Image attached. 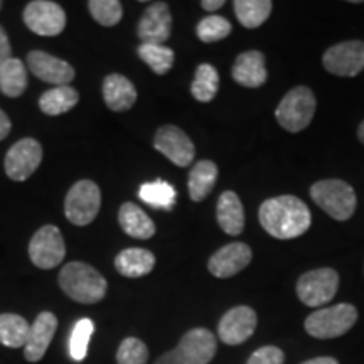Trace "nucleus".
I'll list each match as a JSON object with an SVG mask.
<instances>
[{"instance_id": "1", "label": "nucleus", "mask_w": 364, "mask_h": 364, "mask_svg": "<svg viewBox=\"0 0 364 364\" xmlns=\"http://www.w3.org/2000/svg\"><path fill=\"white\" fill-rule=\"evenodd\" d=\"M260 225L277 240H292L302 236L311 228V209L302 199L285 194L267 199L258 211Z\"/></svg>"}, {"instance_id": "2", "label": "nucleus", "mask_w": 364, "mask_h": 364, "mask_svg": "<svg viewBox=\"0 0 364 364\" xmlns=\"http://www.w3.org/2000/svg\"><path fill=\"white\" fill-rule=\"evenodd\" d=\"M59 287L68 297L80 304H97L107 295V279L85 262L66 263L59 272Z\"/></svg>"}, {"instance_id": "3", "label": "nucleus", "mask_w": 364, "mask_h": 364, "mask_svg": "<svg viewBox=\"0 0 364 364\" xmlns=\"http://www.w3.org/2000/svg\"><path fill=\"white\" fill-rule=\"evenodd\" d=\"M216 349L215 334L204 327H196L186 332L179 344L162 354L154 364H209Z\"/></svg>"}, {"instance_id": "4", "label": "nucleus", "mask_w": 364, "mask_h": 364, "mask_svg": "<svg viewBox=\"0 0 364 364\" xmlns=\"http://www.w3.org/2000/svg\"><path fill=\"white\" fill-rule=\"evenodd\" d=\"M311 198L332 220L348 221L356 211V193L341 179L318 181L311 188Z\"/></svg>"}, {"instance_id": "5", "label": "nucleus", "mask_w": 364, "mask_h": 364, "mask_svg": "<svg viewBox=\"0 0 364 364\" xmlns=\"http://www.w3.org/2000/svg\"><path fill=\"white\" fill-rule=\"evenodd\" d=\"M316 97L307 86H297L282 98L275 110L277 122L284 127L287 132H302L311 125L314 113H316Z\"/></svg>"}, {"instance_id": "6", "label": "nucleus", "mask_w": 364, "mask_h": 364, "mask_svg": "<svg viewBox=\"0 0 364 364\" xmlns=\"http://www.w3.org/2000/svg\"><path fill=\"white\" fill-rule=\"evenodd\" d=\"M358 321V311L351 304L318 309L306 318V331L316 339H334L351 331Z\"/></svg>"}, {"instance_id": "7", "label": "nucleus", "mask_w": 364, "mask_h": 364, "mask_svg": "<svg viewBox=\"0 0 364 364\" xmlns=\"http://www.w3.org/2000/svg\"><path fill=\"white\" fill-rule=\"evenodd\" d=\"M102 206V193L93 181L83 179L75 182L68 191L65 215L75 226H86L93 223Z\"/></svg>"}, {"instance_id": "8", "label": "nucleus", "mask_w": 364, "mask_h": 364, "mask_svg": "<svg viewBox=\"0 0 364 364\" xmlns=\"http://www.w3.org/2000/svg\"><path fill=\"white\" fill-rule=\"evenodd\" d=\"M339 287V275L332 268H317L304 273L297 282V295L309 307H321L334 299Z\"/></svg>"}, {"instance_id": "9", "label": "nucleus", "mask_w": 364, "mask_h": 364, "mask_svg": "<svg viewBox=\"0 0 364 364\" xmlns=\"http://www.w3.org/2000/svg\"><path fill=\"white\" fill-rule=\"evenodd\" d=\"M66 245L58 226L46 225L36 231L29 243V258L38 268L51 270L63 263Z\"/></svg>"}, {"instance_id": "10", "label": "nucleus", "mask_w": 364, "mask_h": 364, "mask_svg": "<svg viewBox=\"0 0 364 364\" xmlns=\"http://www.w3.org/2000/svg\"><path fill=\"white\" fill-rule=\"evenodd\" d=\"M24 22L38 36H59L66 27V12L51 0H33L24 9Z\"/></svg>"}, {"instance_id": "11", "label": "nucleus", "mask_w": 364, "mask_h": 364, "mask_svg": "<svg viewBox=\"0 0 364 364\" xmlns=\"http://www.w3.org/2000/svg\"><path fill=\"white\" fill-rule=\"evenodd\" d=\"M322 65L332 75L354 78L364 71V43L346 41L332 46L322 56Z\"/></svg>"}, {"instance_id": "12", "label": "nucleus", "mask_w": 364, "mask_h": 364, "mask_svg": "<svg viewBox=\"0 0 364 364\" xmlns=\"http://www.w3.org/2000/svg\"><path fill=\"white\" fill-rule=\"evenodd\" d=\"M43 162V147L36 139H21L9 149L6 156V174L12 181H26L38 171Z\"/></svg>"}, {"instance_id": "13", "label": "nucleus", "mask_w": 364, "mask_h": 364, "mask_svg": "<svg viewBox=\"0 0 364 364\" xmlns=\"http://www.w3.org/2000/svg\"><path fill=\"white\" fill-rule=\"evenodd\" d=\"M154 147L177 167L191 166L196 156V147L188 134L176 125L161 127L154 139Z\"/></svg>"}, {"instance_id": "14", "label": "nucleus", "mask_w": 364, "mask_h": 364, "mask_svg": "<svg viewBox=\"0 0 364 364\" xmlns=\"http://www.w3.org/2000/svg\"><path fill=\"white\" fill-rule=\"evenodd\" d=\"M257 312L252 307H233L221 317L220 324H218V336L228 346L243 344L245 341L252 338L255 329H257Z\"/></svg>"}, {"instance_id": "15", "label": "nucleus", "mask_w": 364, "mask_h": 364, "mask_svg": "<svg viewBox=\"0 0 364 364\" xmlns=\"http://www.w3.org/2000/svg\"><path fill=\"white\" fill-rule=\"evenodd\" d=\"M172 33V14L166 2H156L145 9L136 26L142 44H164Z\"/></svg>"}, {"instance_id": "16", "label": "nucleus", "mask_w": 364, "mask_h": 364, "mask_svg": "<svg viewBox=\"0 0 364 364\" xmlns=\"http://www.w3.org/2000/svg\"><path fill=\"white\" fill-rule=\"evenodd\" d=\"M27 66L36 78L54 86H70L76 75L70 63L44 51H31L27 54Z\"/></svg>"}, {"instance_id": "17", "label": "nucleus", "mask_w": 364, "mask_h": 364, "mask_svg": "<svg viewBox=\"0 0 364 364\" xmlns=\"http://www.w3.org/2000/svg\"><path fill=\"white\" fill-rule=\"evenodd\" d=\"M252 248L247 243L235 241V243L225 245L216 253H213L208 262V268L218 279H230L245 270L252 262Z\"/></svg>"}, {"instance_id": "18", "label": "nucleus", "mask_w": 364, "mask_h": 364, "mask_svg": "<svg viewBox=\"0 0 364 364\" xmlns=\"http://www.w3.org/2000/svg\"><path fill=\"white\" fill-rule=\"evenodd\" d=\"M58 317L53 312H41L31 324L29 336L24 346V358L29 363H39L48 353L49 344L56 334Z\"/></svg>"}, {"instance_id": "19", "label": "nucleus", "mask_w": 364, "mask_h": 364, "mask_svg": "<svg viewBox=\"0 0 364 364\" xmlns=\"http://www.w3.org/2000/svg\"><path fill=\"white\" fill-rule=\"evenodd\" d=\"M231 76L236 83L247 88H260L267 81L265 56L260 51L241 53L236 58Z\"/></svg>"}, {"instance_id": "20", "label": "nucleus", "mask_w": 364, "mask_h": 364, "mask_svg": "<svg viewBox=\"0 0 364 364\" xmlns=\"http://www.w3.org/2000/svg\"><path fill=\"white\" fill-rule=\"evenodd\" d=\"M103 100L110 110L127 112L136 102V90L127 76L113 73L103 80Z\"/></svg>"}, {"instance_id": "21", "label": "nucleus", "mask_w": 364, "mask_h": 364, "mask_svg": "<svg viewBox=\"0 0 364 364\" xmlns=\"http://www.w3.org/2000/svg\"><path fill=\"white\" fill-rule=\"evenodd\" d=\"M216 218L226 235L238 236L245 230V209L238 194L225 191L216 204Z\"/></svg>"}, {"instance_id": "22", "label": "nucleus", "mask_w": 364, "mask_h": 364, "mask_svg": "<svg viewBox=\"0 0 364 364\" xmlns=\"http://www.w3.org/2000/svg\"><path fill=\"white\" fill-rule=\"evenodd\" d=\"M156 267V257L145 248H127L115 258V268L127 279H140L149 275Z\"/></svg>"}, {"instance_id": "23", "label": "nucleus", "mask_w": 364, "mask_h": 364, "mask_svg": "<svg viewBox=\"0 0 364 364\" xmlns=\"http://www.w3.org/2000/svg\"><path fill=\"white\" fill-rule=\"evenodd\" d=\"M118 223H120L122 230L132 238L149 240L156 235L154 221L150 220L144 209H140L134 203L122 204L120 211H118Z\"/></svg>"}, {"instance_id": "24", "label": "nucleus", "mask_w": 364, "mask_h": 364, "mask_svg": "<svg viewBox=\"0 0 364 364\" xmlns=\"http://www.w3.org/2000/svg\"><path fill=\"white\" fill-rule=\"evenodd\" d=\"M218 181V166L213 161H199L189 172L188 189L191 199L201 203L208 198Z\"/></svg>"}, {"instance_id": "25", "label": "nucleus", "mask_w": 364, "mask_h": 364, "mask_svg": "<svg viewBox=\"0 0 364 364\" xmlns=\"http://www.w3.org/2000/svg\"><path fill=\"white\" fill-rule=\"evenodd\" d=\"M80 102L78 91L71 86H56L41 95L39 108L46 115L58 117L70 112Z\"/></svg>"}, {"instance_id": "26", "label": "nucleus", "mask_w": 364, "mask_h": 364, "mask_svg": "<svg viewBox=\"0 0 364 364\" xmlns=\"http://www.w3.org/2000/svg\"><path fill=\"white\" fill-rule=\"evenodd\" d=\"M236 19L247 29H257L270 17L273 4L270 0H235Z\"/></svg>"}, {"instance_id": "27", "label": "nucleus", "mask_w": 364, "mask_h": 364, "mask_svg": "<svg viewBox=\"0 0 364 364\" xmlns=\"http://www.w3.org/2000/svg\"><path fill=\"white\" fill-rule=\"evenodd\" d=\"M27 88V71L19 58H11L0 68V91L9 98H17Z\"/></svg>"}, {"instance_id": "28", "label": "nucleus", "mask_w": 364, "mask_h": 364, "mask_svg": "<svg viewBox=\"0 0 364 364\" xmlns=\"http://www.w3.org/2000/svg\"><path fill=\"white\" fill-rule=\"evenodd\" d=\"M29 322L17 314H0V344L6 348H24L29 336Z\"/></svg>"}, {"instance_id": "29", "label": "nucleus", "mask_w": 364, "mask_h": 364, "mask_svg": "<svg viewBox=\"0 0 364 364\" xmlns=\"http://www.w3.org/2000/svg\"><path fill=\"white\" fill-rule=\"evenodd\" d=\"M139 198L140 201L149 204V206L156 209H166V211L174 208L177 203L176 189L172 188L169 182L161 179L154 182H145V184L140 186Z\"/></svg>"}, {"instance_id": "30", "label": "nucleus", "mask_w": 364, "mask_h": 364, "mask_svg": "<svg viewBox=\"0 0 364 364\" xmlns=\"http://www.w3.org/2000/svg\"><path fill=\"white\" fill-rule=\"evenodd\" d=\"M220 88V73L213 65L203 63L196 70L193 85H191V95L201 103H209L218 95Z\"/></svg>"}, {"instance_id": "31", "label": "nucleus", "mask_w": 364, "mask_h": 364, "mask_svg": "<svg viewBox=\"0 0 364 364\" xmlns=\"http://www.w3.org/2000/svg\"><path fill=\"white\" fill-rule=\"evenodd\" d=\"M136 53H139V58L142 59L145 65L159 76L169 73L171 68L174 66L176 54L171 48L164 44H140Z\"/></svg>"}, {"instance_id": "32", "label": "nucleus", "mask_w": 364, "mask_h": 364, "mask_svg": "<svg viewBox=\"0 0 364 364\" xmlns=\"http://www.w3.org/2000/svg\"><path fill=\"white\" fill-rule=\"evenodd\" d=\"M95 332V322L91 318H80L75 326H73L70 336V356L73 361L81 363L86 359L88 354L90 339Z\"/></svg>"}, {"instance_id": "33", "label": "nucleus", "mask_w": 364, "mask_h": 364, "mask_svg": "<svg viewBox=\"0 0 364 364\" xmlns=\"http://www.w3.org/2000/svg\"><path fill=\"white\" fill-rule=\"evenodd\" d=\"M231 22L221 16H208L199 21L196 33L199 41L203 43H218V41L226 39L231 34Z\"/></svg>"}, {"instance_id": "34", "label": "nucleus", "mask_w": 364, "mask_h": 364, "mask_svg": "<svg viewBox=\"0 0 364 364\" xmlns=\"http://www.w3.org/2000/svg\"><path fill=\"white\" fill-rule=\"evenodd\" d=\"M90 14L100 26L113 27L122 21L124 6L118 0H90Z\"/></svg>"}, {"instance_id": "35", "label": "nucleus", "mask_w": 364, "mask_h": 364, "mask_svg": "<svg viewBox=\"0 0 364 364\" xmlns=\"http://www.w3.org/2000/svg\"><path fill=\"white\" fill-rule=\"evenodd\" d=\"M149 348L144 341L127 338L118 346L117 364H147Z\"/></svg>"}, {"instance_id": "36", "label": "nucleus", "mask_w": 364, "mask_h": 364, "mask_svg": "<svg viewBox=\"0 0 364 364\" xmlns=\"http://www.w3.org/2000/svg\"><path fill=\"white\" fill-rule=\"evenodd\" d=\"M284 351L277 346H263L250 356L247 364H284Z\"/></svg>"}, {"instance_id": "37", "label": "nucleus", "mask_w": 364, "mask_h": 364, "mask_svg": "<svg viewBox=\"0 0 364 364\" xmlns=\"http://www.w3.org/2000/svg\"><path fill=\"white\" fill-rule=\"evenodd\" d=\"M12 58V48L11 41H9V36L2 26H0V68H2L9 59Z\"/></svg>"}, {"instance_id": "38", "label": "nucleus", "mask_w": 364, "mask_h": 364, "mask_svg": "<svg viewBox=\"0 0 364 364\" xmlns=\"http://www.w3.org/2000/svg\"><path fill=\"white\" fill-rule=\"evenodd\" d=\"M11 129H12L11 120H9L6 112L0 110V140H4L9 134H11Z\"/></svg>"}, {"instance_id": "39", "label": "nucleus", "mask_w": 364, "mask_h": 364, "mask_svg": "<svg viewBox=\"0 0 364 364\" xmlns=\"http://www.w3.org/2000/svg\"><path fill=\"white\" fill-rule=\"evenodd\" d=\"M201 7L208 12H216L221 7H225V0H203Z\"/></svg>"}, {"instance_id": "40", "label": "nucleus", "mask_w": 364, "mask_h": 364, "mask_svg": "<svg viewBox=\"0 0 364 364\" xmlns=\"http://www.w3.org/2000/svg\"><path fill=\"white\" fill-rule=\"evenodd\" d=\"M302 364H339V363H338V359L329 358V356H324V358L309 359V361H304Z\"/></svg>"}, {"instance_id": "41", "label": "nucleus", "mask_w": 364, "mask_h": 364, "mask_svg": "<svg viewBox=\"0 0 364 364\" xmlns=\"http://www.w3.org/2000/svg\"><path fill=\"white\" fill-rule=\"evenodd\" d=\"M358 139L364 144V122H361V125H359L358 129Z\"/></svg>"}, {"instance_id": "42", "label": "nucleus", "mask_w": 364, "mask_h": 364, "mask_svg": "<svg viewBox=\"0 0 364 364\" xmlns=\"http://www.w3.org/2000/svg\"><path fill=\"white\" fill-rule=\"evenodd\" d=\"M2 6H4V4H2V2H0V11H2Z\"/></svg>"}]
</instances>
